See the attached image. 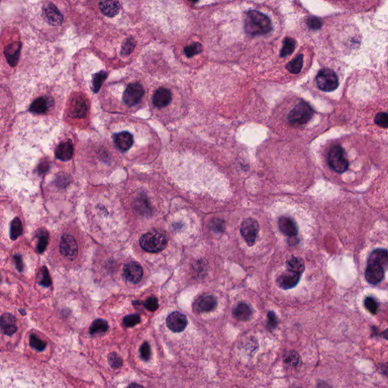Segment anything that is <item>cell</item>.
<instances>
[{
    "instance_id": "cell-1",
    "label": "cell",
    "mask_w": 388,
    "mask_h": 388,
    "mask_svg": "<svg viewBox=\"0 0 388 388\" xmlns=\"http://www.w3.org/2000/svg\"><path fill=\"white\" fill-rule=\"evenodd\" d=\"M244 28L250 35H265L272 30L271 20L265 14L252 10L248 11L244 21Z\"/></svg>"
},
{
    "instance_id": "cell-37",
    "label": "cell",
    "mask_w": 388,
    "mask_h": 388,
    "mask_svg": "<svg viewBox=\"0 0 388 388\" xmlns=\"http://www.w3.org/2000/svg\"><path fill=\"white\" fill-rule=\"evenodd\" d=\"M140 321H141V319L139 315L130 314L124 318L123 324L126 327H131L140 323Z\"/></svg>"
},
{
    "instance_id": "cell-33",
    "label": "cell",
    "mask_w": 388,
    "mask_h": 388,
    "mask_svg": "<svg viewBox=\"0 0 388 388\" xmlns=\"http://www.w3.org/2000/svg\"><path fill=\"white\" fill-rule=\"evenodd\" d=\"M135 47H136V41H135L133 37H129V38L126 39L122 43L121 54L124 55V56L130 55L134 50Z\"/></svg>"
},
{
    "instance_id": "cell-10",
    "label": "cell",
    "mask_w": 388,
    "mask_h": 388,
    "mask_svg": "<svg viewBox=\"0 0 388 388\" xmlns=\"http://www.w3.org/2000/svg\"><path fill=\"white\" fill-rule=\"evenodd\" d=\"M166 324L172 332L180 333L186 328L188 325V318L183 313L174 312L168 316Z\"/></svg>"
},
{
    "instance_id": "cell-36",
    "label": "cell",
    "mask_w": 388,
    "mask_h": 388,
    "mask_svg": "<svg viewBox=\"0 0 388 388\" xmlns=\"http://www.w3.org/2000/svg\"><path fill=\"white\" fill-rule=\"evenodd\" d=\"M40 281H38V284L40 286H44V287H49L52 285V280L50 278V274H49L48 269L47 267L44 266L41 268L40 271Z\"/></svg>"
},
{
    "instance_id": "cell-48",
    "label": "cell",
    "mask_w": 388,
    "mask_h": 388,
    "mask_svg": "<svg viewBox=\"0 0 388 388\" xmlns=\"http://www.w3.org/2000/svg\"><path fill=\"white\" fill-rule=\"evenodd\" d=\"M190 2H197L199 0H189Z\"/></svg>"
},
{
    "instance_id": "cell-45",
    "label": "cell",
    "mask_w": 388,
    "mask_h": 388,
    "mask_svg": "<svg viewBox=\"0 0 388 388\" xmlns=\"http://www.w3.org/2000/svg\"><path fill=\"white\" fill-rule=\"evenodd\" d=\"M15 259V265H16L17 270L20 272H22L24 269V264H23L22 257L19 254H16L14 257Z\"/></svg>"
},
{
    "instance_id": "cell-22",
    "label": "cell",
    "mask_w": 388,
    "mask_h": 388,
    "mask_svg": "<svg viewBox=\"0 0 388 388\" xmlns=\"http://www.w3.org/2000/svg\"><path fill=\"white\" fill-rule=\"evenodd\" d=\"M53 99L42 96V97H39L31 103L30 111L31 113H37V114H44L47 113L50 109V106H53Z\"/></svg>"
},
{
    "instance_id": "cell-38",
    "label": "cell",
    "mask_w": 388,
    "mask_h": 388,
    "mask_svg": "<svg viewBox=\"0 0 388 388\" xmlns=\"http://www.w3.org/2000/svg\"><path fill=\"white\" fill-rule=\"evenodd\" d=\"M202 51V47L199 43H194V44H191V45L188 46L185 49V53L186 54L187 57H194L196 55L199 54Z\"/></svg>"
},
{
    "instance_id": "cell-32",
    "label": "cell",
    "mask_w": 388,
    "mask_h": 388,
    "mask_svg": "<svg viewBox=\"0 0 388 388\" xmlns=\"http://www.w3.org/2000/svg\"><path fill=\"white\" fill-rule=\"evenodd\" d=\"M295 40L294 39L290 38V37H287L284 39V42H283V47L281 53H280V56L281 57H286L288 55L292 54L295 50Z\"/></svg>"
},
{
    "instance_id": "cell-44",
    "label": "cell",
    "mask_w": 388,
    "mask_h": 388,
    "mask_svg": "<svg viewBox=\"0 0 388 388\" xmlns=\"http://www.w3.org/2000/svg\"><path fill=\"white\" fill-rule=\"evenodd\" d=\"M276 326H277V319L275 314L274 312L270 311L268 313V327L271 330L275 328Z\"/></svg>"
},
{
    "instance_id": "cell-12",
    "label": "cell",
    "mask_w": 388,
    "mask_h": 388,
    "mask_svg": "<svg viewBox=\"0 0 388 388\" xmlns=\"http://www.w3.org/2000/svg\"><path fill=\"white\" fill-rule=\"evenodd\" d=\"M385 271L386 270L381 265L375 263H368L365 273L366 281L373 285L379 284L385 278Z\"/></svg>"
},
{
    "instance_id": "cell-8",
    "label": "cell",
    "mask_w": 388,
    "mask_h": 388,
    "mask_svg": "<svg viewBox=\"0 0 388 388\" xmlns=\"http://www.w3.org/2000/svg\"><path fill=\"white\" fill-rule=\"evenodd\" d=\"M144 95V90L138 83L130 84L128 86L123 94V101L127 106H133L141 100Z\"/></svg>"
},
{
    "instance_id": "cell-4",
    "label": "cell",
    "mask_w": 388,
    "mask_h": 388,
    "mask_svg": "<svg viewBox=\"0 0 388 388\" xmlns=\"http://www.w3.org/2000/svg\"><path fill=\"white\" fill-rule=\"evenodd\" d=\"M327 162L330 167L337 173H343L348 169V160L341 146H334L330 149Z\"/></svg>"
},
{
    "instance_id": "cell-6",
    "label": "cell",
    "mask_w": 388,
    "mask_h": 388,
    "mask_svg": "<svg viewBox=\"0 0 388 388\" xmlns=\"http://www.w3.org/2000/svg\"><path fill=\"white\" fill-rule=\"evenodd\" d=\"M259 231V223L254 218H247L241 224V234L249 246L254 245L258 237Z\"/></svg>"
},
{
    "instance_id": "cell-29",
    "label": "cell",
    "mask_w": 388,
    "mask_h": 388,
    "mask_svg": "<svg viewBox=\"0 0 388 388\" xmlns=\"http://www.w3.org/2000/svg\"><path fill=\"white\" fill-rule=\"evenodd\" d=\"M22 224L21 220L16 217L11 222L10 226V238L12 241H15L22 233Z\"/></svg>"
},
{
    "instance_id": "cell-47",
    "label": "cell",
    "mask_w": 388,
    "mask_h": 388,
    "mask_svg": "<svg viewBox=\"0 0 388 388\" xmlns=\"http://www.w3.org/2000/svg\"><path fill=\"white\" fill-rule=\"evenodd\" d=\"M19 312H20V313H21V314L23 315V316H24V315H25V312L23 311V310H19Z\"/></svg>"
},
{
    "instance_id": "cell-41",
    "label": "cell",
    "mask_w": 388,
    "mask_h": 388,
    "mask_svg": "<svg viewBox=\"0 0 388 388\" xmlns=\"http://www.w3.org/2000/svg\"><path fill=\"white\" fill-rule=\"evenodd\" d=\"M375 122L376 125L384 128V129H388V114L386 113H379L376 115L375 118Z\"/></svg>"
},
{
    "instance_id": "cell-28",
    "label": "cell",
    "mask_w": 388,
    "mask_h": 388,
    "mask_svg": "<svg viewBox=\"0 0 388 388\" xmlns=\"http://www.w3.org/2000/svg\"><path fill=\"white\" fill-rule=\"evenodd\" d=\"M38 241H37V251L39 254H43L47 249L49 244V233L46 230H39L37 234Z\"/></svg>"
},
{
    "instance_id": "cell-40",
    "label": "cell",
    "mask_w": 388,
    "mask_h": 388,
    "mask_svg": "<svg viewBox=\"0 0 388 388\" xmlns=\"http://www.w3.org/2000/svg\"><path fill=\"white\" fill-rule=\"evenodd\" d=\"M142 304L144 306L146 310L150 312H154L159 308V302L158 299L155 297H150L146 299Z\"/></svg>"
},
{
    "instance_id": "cell-7",
    "label": "cell",
    "mask_w": 388,
    "mask_h": 388,
    "mask_svg": "<svg viewBox=\"0 0 388 388\" xmlns=\"http://www.w3.org/2000/svg\"><path fill=\"white\" fill-rule=\"evenodd\" d=\"M60 251L67 259L74 260L78 254V246L75 239L70 234H63L60 241Z\"/></svg>"
},
{
    "instance_id": "cell-17",
    "label": "cell",
    "mask_w": 388,
    "mask_h": 388,
    "mask_svg": "<svg viewBox=\"0 0 388 388\" xmlns=\"http://www.w3.org/2000/svg\"><path fill=\"white\" fill-rule=\"evenodd\" d=\"M172 101V93L168 89L161 87L156 90L152 97V103L156 108H162L167 106Z\"/></svg>"
},
{
    "instance_id": "cell-34",
    "label": "cell",
    "mask_w": 388,
    "mask_h": 388,
    "mask_svg": "<svg viewBox=\"0 0 388 388\" xmlns=\"http://www.w3.org/2000/svg\"><path fill=\"white\" fill-rule=\"evenodd\" d=\"M365 307L372 314L375 315L378 313L379 308V302L372 297H368L364 300Z\"/></svg>"
},
{
    "instance_id": "cell-15",
    "label": "cell",
    "mask_w": 388,
    "mask_h": 388,
    "mask_svg": "<svg viewBox=\"0 0 388 388\" xmlns=\"http://www.w3.org/2000/svg\"><path fill=\"white\" fill-rule=\"evenodd\" d=\"M300 278H301L300 274L287 271V272L284 273L278 277L277 282L278 286L283 290H290L298 284Z\"/></svg>"
},
{
    "instance_id": "cell-21",
    "label": "cell",
    "mask_w": 388,
    "mask_h": 388,
    "mask_svg": "<svg viewBox=\"0 0 388 388\" xmlns=\"http://www.w3.org/2000/svg\"><path fill=\"white\" fill-rule=\"evenodd\" d=\"M15 322H16V320H15V316L9 314V313H4L1 316L0 323H1V327H2L4 334L11 336L15 334L18 330Z\"/></svg>"
},
{
    "instance_id": "cell-5",
    "label": "cell",
    "mask_w": 388,
    "mask_h": 388,
    "mask_svg": "<svg viewBox=\"0 0 388 388\" xmlns=\"http://www.w3.org/2000/svg\"><path fill=\"white\" fill-rule=\"evenodd\" d=\"M316 84L323 91H334L339 86L338 77L331 69H322L316 77Z\"/></svg>"
},
{
    "instance_id": "cell-3",
    "label": "cell",
    "mask_w": 388,
    "mask_h": 388,
    "mask_svg": "<svg viewBox=\"0 0 388 388\" xmlns=\"http://www.w3.org/2000/svg\"><path fill=\"white\" fill-rule=\"evenodd\" d=\"M314 115V110L309 103L300 101L288 114V121L294 126H302L308 123Z\"/></svg>"
},
{
    "instance_id": "cell-20",
    "label": "cell",
    "mask_w": 388,
    "mask_h": 388,
    "mask_svg": "<svg viewBox=\"0 0 388 388\" xmlns=\"http://www.w3.org/2000/svg\"><path fill=\"white\" fill-rule=\"evenodd\" d=\"M121 5L119 0H102L100 2V9L103 15L113 18L119 14Z\"/></svg>"
},
{
    "instance_id": "cell-27",
    "label": "cell",
    "mask_w": 388,
    "mask_h": 388,
    "mask_svg": "<svg viewBox=\"0 0 388 388\" xmlns=\"http://www.w3.org/2000/svg\"><path fill=\"white\" fill-rule=\"evenodd\" d=\"M108 329H109V324L107 322L106 320L98 319L92 323L89 331L91 335H94V334H103V333L107 331Z\"/></svg>"
},
{
    "instance_id": "cell-31",
    "label": "cell",
    "mask_w": 388,
    "mask_h": 388,
    "mask_svg": "<svg viewBox=\"0 0 388 388\" xmlns=\"http://www.w3.org/2000/svg\"><path fill=\"white\" fill-rule=\"evenodd\" d=\"M303 65V55H299L298 57H296L294 60L287 65V69L292 74H298L301 71Z\"/></svg>"
},
{
    "instance_id": "cell-43",
    "label": "cell",
    "mask_w": 388,
    "mask_h": 388,
    "mask_svg": "<svg viewBox=\"0 0 388 388\" xmlns=\"http://www.w3.org/2000/svg\"><path fill=\"white\" fill-rule=\"evenodd\" d=\"M307 24H308L309 27L311 29L317 30L320 29V27H322L323 23H322V21L320 18H316V17H311L307 21Z\"/></svg>"
},
{
    "instance_id": "cell-35",
    "label": "cell",
    "mask_w": 388,
    "mask_h": 388,
    "mask_svg": "<svg viewBox=\"0 0 388 388\" xmlns=\"http://www.w3.org/2000/svg\"><path fill=\"white\" fill-rule=\"evenodd\" d=\"M30 346L32 347L34 350H37L39 352H42L45 350L46 346H47V343L46 342L43 341V340L39 339L37 336L32 335L30 336L29 340Z\"/></svg>"
},
{
    "instance_id": "cell-9",
    "label": "cell",
    "mask_w": 388,
    "mask_h": 388,
    "mask_svg": "<svg viewBox=\"0 0 388 388\" xmlns=\"http://www.w3.org/2000/svg\"><path fill=\"white\" fill-rule=\"evenodd\" d=\"M143 271L141 265L135 261H130L124 265L123 276L129 282L138 284L143 278Z\"/></svg>"
},
{
    "instance_id": "cell-16",
    "label": "cell",
    "mask_w": 388,
    "mask_h": 388,
    "mask_svg": "<svg viewBox=\"0 0 388 388\" xmlns=\"http://www.w3.org/2000/svg\"><path fill=\"white\" fill-rule=\"evenodd\" d=\"M278 226L281 232L287 236L293 238L297 236L298 234L297 223L290 217H281L278 220Z\"/></svg>"
},
{
    "instance_id": "cell-11",
    "label": "cell",
    "mask_w": 388,
    "mask_h": 388,
    "mask_svg": "<svg viewBox=\"0 0 388 388\" xmlns=\"http://www.w3.org/2000/svg\"><path fill=\"white\" fill-rule=\"evenodd\" d=\"M216 307V298L212 295L201 296L194 301L193 305L194 312L197 313L212 311Z\"/></svg>"
},
{
    "instance_id": "cell-14",
    "label": "cell",
    "mask_w": 388,
    "mask_h": 388,
    "mask_svg": "<svg viewBox=\"0 0 388 388\" xmlns=\"http://www.w3.org/2000/svg\"><path fill=\"white\" fill-rule=\"evenodd\" d=\"M70 116L75 119H84L87 115V107L85 100L81 96H76L70 104Z\"/></svg>"
},
{
    "instance_id": "cell-25",
    "label": "cell",
    "mask_w": 388,
    "mask_h": 388,
    "mask_svg": "<svg viewBox=\"0 0 388 388\" xmlns=\"http://www.w3.org/2000/svg\"><path fill=\"white\" fill-rule=\"evenodd\" d=\"M233 316L239 321H247L252 316V309L247 303H238L233 309Z\"/></svg>"
},
{
    "instance_id": "cell-39",
    "label": "cell",
    "mask_w": 388,
    "mask_h": 388,
    "mask_svg": "<svg viewBox=\"0 0 388 388\" xmlns=\"http://www.w3.org/2000/svg\"><path fill=\"white\" fill-rule=\"evenodd\" d=\"M108 363L109 366L113 369H119L122 366L123 360L122 358L116 353H111L108 356Z\"/></svg>"
},
{
    "instance_id": "cell-13",
    "label": "cell",
    "mask_w": 388,
    "mask_h": 388,
    "mask_svg": "<svg viewBox=\"0 0 388 388\" xmlns=\"http://www.w3.org/2000/svg\"><path fill=\"white\" fill-rule=\"evenodd\" d=\"M44 16L46 21L51 25L60 26L63 24V16L60 10L53 3L47 4L44 7Z\"/></svg>"
},
{
    "instance_id": "cell-18",
    "label": "cell",
    "mask_w": 388,
    "mask_h": 388,
    "mask_svg": "<svg viewBox=\"0 0 388 388\" xmlns=\"http://www.w3.org/2000/svg\"><path fill=\"white\" fill-rule=\"evenodd\" d=\"M73 152H74V147H73L72 142L71 140H67L60 143L55 150V155L57 159L66 162L72 158Z\"/></svg>"
},
{
    "instance_id": "cell-2",
    "label": "cell",
    "mask_w": 388,
    "mask_h": 388,
    "mask_svg": "<svg viewBox=\"0 0 388 388\" xmlns=\"http://www.w3.org/2000/svg\"><path fill=\"white\" fill-rule=\"evenodd\" d=\"M167 240L164 235L158 232H149L140 238V247L148 253H159L167 246Z\"/></svg>"
},
{
    "instance_id": "cell-30",
    "label": "cell",
    "mask_w": 388,
    "mask_h": 388,
    "mask_svg": "<svg viewBox=\"0 0 388 388\" xmlns=\"http://www.w3.org/2000/svg\"><path fill=\"white\" fill-rule=\"evenodd\" d=\"M106 77H107V73L103 71L96 73L93 75V80H92V90H93V93H98Z\"/></svg>"
},
{
    "instance_id": "cell-42",
    "label": "cell",
    "mask_w": 388,
    "mask_h": 388,
    "mask_svg": "<svg viewBox=\"0 0 388 388\" xmlns=\"http://www.w3.org/2000/svg\"><path fill=\"white\" fill-rule=\"evenodd\" d=\"M140 357H141L142 359H143L144 361H148V360L150 359V346H149L148 342H144V343L141 345V346H140Z\"/></svg>"
},
{
    "instance_id": "cell-19",
    "label": "cell",
    "mask_w": 388,
    "mask_h": 388,
    "mask_svg": "<svg viewBox=\"0 0 388 388\" xmlns=\"http://www.w3.org/2000/svg\"><path fill=\"white\" fill-rule=\"evenodd\" d=\"M115 144L122 152L129 150L133 146V138L131 133L127 131L120 132L115 135Z\"/></svg>"
},
{
    "instance_id": "cell-23",
    "label": "cell",
    "mask_w": 388,
    "mask_h": 388,
    "mask_svg": "<svg viewBox=\"0 0 388 388\" xmlns=\"http://www.w3.org/2000/svg\"><path fill=\"white\" fill-rule=\"evenodd\" d=\"M368 263H375L383 267L385 270L388 268V251L385 249H377L372 251L369 256Z\"/></svg>"
},
{
    "instance_id": "cell-24",
    "label": "cell",
    "mask_w": 388,
    "mask_h": 388,
    "mask_svg": "<svg viewBox=\"0 0 388 388\" xmlns=\"http://www.w3.org/2000/svg\"><path fill=\"white\" fill-rule=\"evenodd\" d=\"M21 47V44L16 43V44H9L5 48L4 54H5V58H6L8 64L12 67H15L18 63Z\"/></svg>"
},
{
    "instance_id": "cell-46",
    "label": "cell",
    "mask_w": 388,
    "mask_h": 388,
    "mask_svg": "<svg viewBox=\"0 0 388 388\" xmlns=\"http://www.w3.org/2000/svg\"><path fill=\"white\" fill-rule=\"evenodd\" d=\"M382 336H383L384 338L388 340V329H387V330H385V331L382 333Z\"/></svg>"
},
{
    "instance_id": "cell-26",
    "label": "cell",
    "mask_w": 388,
    "mask_h": 388,
    "mask_svg": "<svg viewBox=\"0 0 388 388\" xmlns=\"http://www.w3.org/2000/svg\"><path fill=\"white\" fill-rule=\"evenodd\" d=\"M287 269L290 272L302 275L305 270V263L300 257H292L287 261Z\"/></svg>"
}]
</instances>
